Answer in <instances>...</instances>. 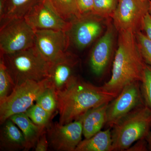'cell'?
I'll return each instance as SVG.
<instances>
[{
  "mask_svg": "<svg viewBox=\"0 0 151 151\" xmlns=\"http://www.w3.org/2000/svg\"><path fill=\"white\" fill-rule=\"evenodd\" d=\"M55 94L60 125L79 119L90 109L109 103L118 95L76 76L65 89Z\"/></svg>",
  "mask_w": 151,
  "mask_h": 151,
  "instance_id": "obj_1",
  "label": "cell"
},
{
  "mask_svg": "<svg viewBox=\"0 0 151 151\" xmlns=\"http://www.w3.org/2000/svg\"><path fill=\"white\" fill-rule=\"evenodd\" d=\"M146 65L135 34L119 32L112 75L110 80L102 86L108 92L119 95L125 86L142 81Z\"/></svg>",
  "mask_w": 151,
  "mask_h": 151,
  "instance_id": "obj_2",
  "label": "cell"
},
{
  "mask_svg": "<svg viewBox=\"0 0 151 151\" xmlns=\"http://www.w3.org/2000/svg\"><path fill=\"white\" fill-rule=\"evenodd\" d=\"M15 86L27 80L40 81L48 77L52 63L35 46L9 54H1Z\"/></svg>",
  "mask_w": 151,
  "mask_h": 151,
  "instance_id": "obj_3",
  "label": "cell"
},
{
  "mask_svg": "<svg viewBox=\"0 0 151 151\" xmlns=\"http://www.w3.org/2000/svg\"><path fill=\"white\" fill-rule=\"evenodd\" d=\"M151 127L150 109L145 105L135 108L112 127V151H127L145 138Z\"/></svg>",
  "mask_w": 151,
  "mask_h": 151,
  "instance_id": "obj_4",
  "label": "cell"
},
{
  "mask_svg": "<svg viewBox=\"0 0 151 151\" xmlns=\"http://www.w3.org/2000/svg\"><path fill=\"white\" fill-rule=\"evenodd\" d=\"M49 87L47 78L40 81L27 80L16 86L12 93L0 103L1 124L14 114L25 113Z\"/></svg>",
  "mask_w": 151,
  "mask_h": 151,
  "instance_id": "obj_5",
  "label": "cell"
},
{
  "mask_svg": "<svg viewBox=\"0 0 151 151\" xmlns=\"http://www.w3.org/2000/svg\"><path fill=\"white\" fill-rule=\"evenodd\" d=\"M35 30L24 18L8 20L1 23V54H9L35 45Z\"/></svg>",
  "mask_w": 151,
  "mask_h": 151,
  "instance_id": "obj_6",
  "label": "cell"
},
{
  "mask_svg": "<svg viewBox=\"0 0 151 151\" xmlns=\"http://www.w3.org/2000/svg\"><path fill=\"white\" fill-rule=\"evenodd\" d=\"M150 1L119 0L112 16L115 28L120 31L136 34L142 31L143 20L149 13Z\"/></svg>",
  "mask_w": 151,
  "mask_h": 151,
  "instance_id": "obj_7",
  "label": "cell"
},
{
  "mask_svg": "<svg viewBox=\"0 0 151 151\" xmlns=\"http://www.w3.org/2000/svg\"><path fill=\"white\" fill-rule=\"evenodd\" d=\"M106 19L91 13L71 22L70 29L67 32L70 45L80 50L89 46L104 31L108 22L105 23Z\"/></svg>",
  "mask_w": 151,
  "mask_h": 151,
  "instance_id": "obj_8",
  "label": "cell"
},
{
  "mask_svg": "<svg viewBox=\"0 0 151 151\" xmlns=\"http://www.w3.org/2000/svg\"><path fill=\"white\" fill-rule=\"evenodd\" d=\"M142 105H145L141 92L140 82L129 84L108 103L105 125L112 128L124 116Z\"/></svg>",
  "mask_w": 151,
  "mask_h": 151,
  "instance_id": "obj_9",
  "label": "cell"
},
{
  "mask_svg": "<svg viewBox=\"0 0 151 151\" xmlns=\"http://www.w3.org/2000/svg\"><path fill=\"white\" fill-rule=\"evenodd\" d=\"M70 40L67 32L51 29L35 30V46L42 56L51 63L63 59L68 52Z\"/></svg>",
  "mask_w": 151,
  "mask_h": 151,
  "instance_id": "obj_10",
  "label": "cell"
},
{
  "mask_svg": "<svg viewBox=\"0 0 151 151\" xmlns=\"http://www.w3.org/2000/svg\"><path fill=\"white\" fill-rule=\"evenodd\" d=\"M82 117L65 125L50 123L46 127L49 146L55 151H75L82 141Z\"/></svg>",
  "mask_w": 151,
  "mask_h": 151,
  "instance_id": "obj_11",
  "label": "cell"
},
{
  "mask_svg": "<svg viewBox=\"0 0 151 151\" xmlns=\"http://www.w3.org/2000/svg\"><path fill=\"white\" fill-rule=\"evenodd\" d=\"M27 22L35 30L51 29L67 32L71 22L62 18L52 5L49 0H42L24 17Z\"/></svg>",
  "mask_w": 151,
  "mask_h": 151,
  "instance_id": "obj_12",
  "label": "cell"
},
{
  "mask_svg": "<svg viewBox=\"0 0 151 151\" xmlns=\"http://www.w3.org/2000/svg\"><path fill=\"white\" fill-rule=\"evenodd\" d=\"M117 30L108 20L103 35L91 51L89 64L92 72L97 76L103 75L111 61Z\"/></svg>",
  "mask_w": 151,
  "mask_h": 151,
  "instance_id": "obj_13",
  "label": "cell"
},
{
  "mask_svg": "<svg viewBox=\"0 0 151 151\" xmlns=\"http://www.w3.org/2000/svg\"><path fill=\"white\" fill-rule=\"evenodd\" d=\"M78 63V58L68 52L63 59L52 63L47 78L50 88L55 91L65 89L76 76L74 70Z\"/></svg>",
  "mask_w": 151,
  "mask_h": 151,
  "instance_id": "obj_14",
  "label": "cell"
},
{
  "mask_svg": "<svg viewBox=\"0 0 151 151\" xmlns=\"http://www.w3.org/2000/svg\"><path fill=\"white\" fill-rule=\"evenodd\" d=\"M9 119L21 130L26 142L24 151H28L35 147L39 138L46 128L38 126L30 119L25 113H18Z\"/></svg>",
  "mask_w": 151,
  "mask_h": 151,
  "instance_id": "obj_15",
  "label": "cell"
},
{
  "mask_svg": "<svg viewBox=\"0 0 151 151\" xmlns=\"http://www.w3.org/2000/svg\"><path fill=\"white\" fill-rule=\"evenodd\" d=\"M108 103L90 109L82 116L83 135L85 139L90 138L100 132L106 124Z\"/></svg>",
  "mask_w": 151,
  "mask_h": 151,
  "instance_id": "obj_16",
  "label": "cell"
},
{
  "mask_svg": "<svg viewBox=\"0 0 151 151\" xmlns=\"http://www.w3.org/2000/svg\"><path fill=\"white\" fill-rule=\"evenodd\" d=\"M1 130V146L10 151H24L26 142L23 134L10 119L6 120Z\"/></svg>",
  "mask_w": 151,
  "mask_h": 151,
  "instance_id": "obj_17",
  "label": "cell"
},
{
  "mask_svg": "<svg viewBox=\"0 0 151 151\" xmlns=\"http://www.w3.org/2000/svg\"><path fill=\"white\" fill-rule=\"evenodd\" d=\"M112 132L108 129L82 140L75 151H112Z\"/></svg>",
  "mask_w": 151,
  "mask_h": 151,
  "instance_id": "obj_18",
  "label": "cell"
},
{
  "mask_svg": "<svg viewBox=\"0 0 151 151\" xmlns=\"http://www.w3.org/2000/svg\"><path fill=\"white\" fill-rule=\"evenodd\" d=\"M42 0H6L4 15L1 23L13 19L23 18Z\"/></svg>",
  "mask_w": 151,
  "mask_h": 151,
  "instance_id": "obj_19",
  "label": "cell"
},
{
  "mask_svg": "<svg viewBox=\"0 0 151 151\" xmlns=\"http://www.w3.org/2000/svg\"><path fill=\"white\" fill-rule=\"evenodd\" d=\"M60 16L68 22H71L81 16L77 5V0H49Z\"/></svg>",
  "mask_w": 151,
  "mask_h": 151,
  "instance_id": "obj_20",
  "label": "cell"
},
{
  "mask_svg": "<svg viewBox=\"0 0 151 151\" xmlns=\"http://www.w3.org/2000/svg\"><path fill=\"white\" fill-rule=\"evenodd\" d=\"M119 1V0H94L92 13L104 18H112Z\"/></svg>",
  "mask_w": 151,
  "mask_h": 151,
  "instance_id": "obj_21",
  "label": "cell"
},
{
  "mask_svg": "<svg viewBox=\"0 0 151 151\" xmlns=\"http://www.w3.org/2000/svg\"><path fill=\"white\" fill-rule=\"evenodd\" d=\"M25 113L35 124L45 128L50 123V121L52 117L49 113L36 103L30 107Z\"/></svg>",
  "mask_w": 151,
  "mask_h": 151,
  "instance_id": "obj_22",
  "label": "cell"
},
{
  "mask_svg": "<svg viewBox=\"0 0 151 151\" xmlns=\"http://www.w3.org/2000/svg\"><path fill=\"white\" fill-rule=\"evenodd\" d=\"M15 86L3 60L0 59V103L12 92Z\"/></svg>",
  "mask_w": 151,
  "mask_h": 151,
  "instance_id": "obj_23",
  "label": "cell"
},
{
  "mask_svg": "<svg viewBox=\"0 0 151 151\" xmlns=\"http://www.w3.org/2000/svg\"><path fill=\"white\" fill-rule=\"evenodd\" d=\"M36 103L52 116L57 110V101L54 89L50 87L47 88L38 97Z\"/></svg>",
  "mask_w": 151,
  "mask_h": 151,
  "instance_id": "obj_24",
  "label": "cell"
},
{
  "mask_svg": "<svg viewBox=\"0 0 151 151\" xmlns=\"http://www.w3.org/2000/svg\"><path fill=\"white\" fill-rule=\"evenodd\" d=\"M140 86L144 104L151 110V66L147 64Z\"/></svg>",
  "mask_w": 151,
  "mask_h": 151,
  "instance_id": "obj_25",
  "label": "cell"
},
{
  "mask_svg": "<svg viewBox=\"0 0 151 151\" xmlns=\"http://www.w3.org/2000/svg\"><path fill=\"white\" fill-rule=\"evenodd\" d=\"M140 51L146 64L151 66V40L142 31L135 34Z\"/></svg>",
  "mask_w": 151,
  "mask_h": 151,
  "instance_id": "obj_26",
  "label": "cell"
},
{
  "mask_svg": "<svg viewBox=\"0 0 151 151\" xmlns=\"http://www.w3.org/2000/svg\"><path fill=\"white\" fill-rule=\"evenodd\" d=\"M77 5L81 16L92 13L94 0H77Z\"/></svg>",
  "mask_w": 151,
  "mask_h": 151,
  "instance_id": "obj_27",
  "label": "cell"
},
{
  "mask_svg": "<svg viewBox=\"0 0 151 151\" xmlns=\"http://www.w3.org/2000/svg\"><path fill=\"white\" fill-rule=\"evenodd\" d=\"M49 146L46 130H45L39 138L35 147L36 151H46Z\"/></svg>",
  "mask_w": 151,
  "mask_h": 151,
  "instance_id": "obj_28",
  "label": "cell"
},
{
  "mask_svg": "<svg viewBox=\"0 0 151 151\" xmlns=\"http://www.w3.org/2000/svg\"><path fill=\"white\" fill-rule=\"evenodd\" d=\"M127 151H147L148 149L147 143L145 139H141L134 143Z\"/></svg>",
  "mask_w": 151,
  "mask_h": 151,
  "instance_id": "obj_29",
  "label": "cell"
},
{
  "mask_svg": "<svg viewBox=\"0 0 151 151\" xmlns=\"http://www.w3.org/2000/svg\"><path fill=\"white\" fill-rule=\"evenodd\" d=\"M142 31L151 40V16L149 13L143 20Z\"/></svg>",
  "mask_w": 151,
  "mask_h": 151,
  "instance_id": "obj_30",
  "label": "cell"
},
{
  "mask_svg": "<svg viewBox=\"0 0 151 151\" xmlns=\"http://www.w3.org/2000/svg\"><path fill=\"white\" fill-rule=\"evenodd\" d=\"M6 0H0V21L2 20L4 15Z\"/></svg>",
  "mask_w": 151,
  "mask_h": 151,
  "instance_id": "obj_31",
  "label": "cell"
},
{
  "mask_svg": "<svg viewBox=\"0 0 151 151\" xmlns=\"http://www.w3.org/2000/svg\"><path fill=\"white\" fill-rule=\"evenodd\" d=\"M147 143L148 151H151V127L147 134L145 138Z\"/></svg>",
  "mask_w": 151,
  "mask_h": 151,
  "instance_id": "obj_32",
  "label": "cell"
},
{
  "mask_svg": "<svg viewBox=\"0 0 151 151\" xmlns=\"http://www.w3.org/2000/svg\"><path fill=\"white\" fill-rule=\"evenodd\" d=\"M149 14L151 16V0L150 1V6H149Z\"/></svg>",
  "mask_w": 151,
  "mask_h": 151,
  "instance_id": "obj_33",
  "label": "cell"
},
{
  "mask_svg": "<svg viewBox=\"0 0 151 151\" xmlns=\"http://www.w3.org/2000/svg\"><path fill=\"white\" fill-rule=\"evenodd\" d=\"M144 1H150V0H144Z\"/></svg>",
  "mask_w": 151,
  "mask_h": 151,
  "instance_id": "obj_34",
  "label": "cell"
}]
</instances>
